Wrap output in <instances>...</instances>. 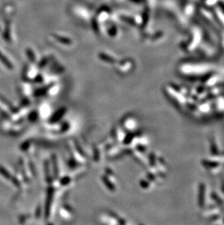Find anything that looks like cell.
Listing matches in <instances>:
<instances>
[{
  "instance_id": "6da1fadb",
  "label": "cell",
  "mask_w": 224,
  "mask_h": 225,
  "mask_svg": "<svg viewBox=\"0 0 224 225\" xmlns=\"http://www.w3.org/2000/svg\"><path fill=\"white\" fill-rule=\"evenodd\" d=\"M4 55H3L1 53H0V60H2L3 64H5V65L7 66V67H11V66H10V62H9V60L8 59H6V58H4Z\"/></svg>"
}]
</instances>
